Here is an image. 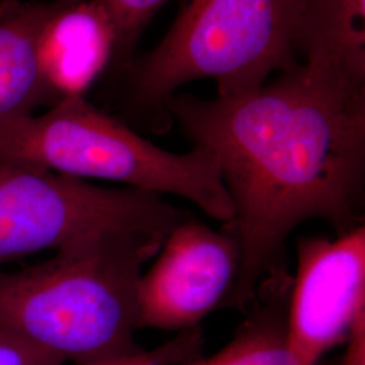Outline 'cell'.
I'll list each match as a JSON object with an SVG mask.
<instances>
[{"instance_id":"6da1fadb","label":"cell","mask_w":365,"mask_h":365,"mask_svg":"<svg viewBox=\"0 0 365 365\" xmlns=\"http://www.w3.org/2000/svg\"><path fill=\"white\" fill-rule=\"evenodd\" d=\"M165 111L215 157L232 199L241 264L225 306L245 310L267 279L287 274L291 233L321 220L345 235L364 226L365 87L306 58L232 98L172 96Z\"/></svg>"},{"instance_id":"7a4b0ae2","label":"cell","mask_w":365,"mask_h":365,"mask_svg":"<svg viewBox=\"0 0 365 365\" xmlns=\"http://www.w3.org/2000/svg\"><path fill=\"white\" fill-rule=\"evenodd\" d=\"M167 235L108 232L22 271H0V329L78 365L143 351L138 283Z\"/></svg>"},{"instance_id":"3957f363","label":"cell","mask_w":365,"mask_h":365,"mask_svg":"<svg viewBox=\"0 0 365 365\" xmlns=\"http://www.w3.org/2000/svg\"><path fill=\"white\" fill-rule=\"evenodd\" d=\"M0 157L81 180L99 179L180 196L225 225L235 215L209 150L199 146L188 153L165 150L84 96L61 99L43 114L1 120Z\"/></svg>"},{"instance_id":"277c9868","label":"cell","mask_w":365,"mask_h":365,"mask_svg":"<svg viewBox=\"0 0 365 365\" xmlns=\"http://www.w3.org/2000/svg\"><path fill=\"white\" fill-rule=\"evenodd\" d=\"M303 0H185L167 36L133 72V99L150 111L184 84L209 78L218 98L257 90L298 66Z\"/></svg>"},{"instance_id":"5b68a950","label":"cell","mask_w":365,"mask_h":365,"mask_svg":"<svg viewBox=\"0 0 365 365\" xmlns=\"http://www.w3.org/2000/svg\"><path fill=\"white\" fill-rule=\"evenodd\" d=\"M188 215L158 194L99 187L0 157V267L108 232L170 235Z\"/></svg>"},{"instance_id":"8992f818","label":"cell","mask_w":365,"mask_h":365,"mask_svg":"<svg viewBox=\"0 0 365 365\" xmlns=\"http://www.w3.org/2000/svg\"><path fill=\"white\" fill-rule=\"evenodd\" d=\"M288 294L287 339L299 365H318L365 317V226L303 237Z\"/></svg>"},{"instance_id":"52a82bcc","label":"cell","mask_w":365,"mask_h":365,"mask_svg":"<svg viewBox=\"0 0 365 365\" xmlns=\"http://www.w3.org/2000/svg\"><path fill=\"white\" fill-rule=\"evenodd\" d=\"M240 247L227 229L188 215L178 223L138 283L141 327L182 331L225 306L240 272Z\"/></svg>"},{"instance_id":"ba28073f","label":"cell","mask_w":365,"mask_h":365,"mask_svg":"<svg viewBox=\"0 0 365 365\" xmlns=\"http://www.w3.org/2000/svg\"><path fill=\"white\" fill-rule=\"evenodd\" d=\"M115 53L117 29L101 0H54L39 30L37 61L56 103L84 96Z\"/></svg>"},{"instance_id":"9c48e42d","label":"cell","mask_w":365,"mask_h":365,"mask_svg":"<svg viewBox=\"0 0 365 365\" xmlns=\"http://www.w3.org/2000/svg\"><path fill=\"white\" fill-rule=\"evenodd\" d=\"M52 1L6 0L0 6V122L56 105L39 73L37 38Z\"/></svg>"},{"instance_id":"30bf717a","label":"cell","mask_w":365,"mask_h":365,"mask_svg":"<svg viewBox=\"0 0 365 365\" xmlns=\"http://www.w3.org/2000/svg\"><path fill=\"white\" fill-rule=\"evenodd\" d=\"M300 51L365 87V0H303Z\"/></svg>"},{"instance_id":"8fae6325","label":"cell","mask_w":365,"mask_h":365,"mask_svg":"<svg viewBox=\"0 0 365 365\" xmlns=\"http://www.w3.org/2000/svg\"><path fill=\"white\" fill-rule=\"evenodd\" d=\"M291 276L269 277L256 292L253 309L222 351L191 365H299L287 339Z\"/></svg>"},{"instance_id":"7c38bea8","label":"cell","mask_w":365,"mask_h":365,"mask_svg":"<svg viewBox=\"0 0 365 365\" xmlns=\"http://www.w3.org/2000/svg\"><path fill=\"white\" fill-rule=\"evenodd\" d=\"M203 333L199 327L179 331L175 339L150 351L86 365H191L202 357Z\"/></svg>"},{"instance_id":"4fadbf2b","label":"cell","mask_w":365,"mask_h":365,"mask_svg":"<svg viewBox=\"0 0 365 365\" xmlns=\"http://www.w3.org/2000/svg\"><path fill=\"white\" fill-rule=\"evenodd\" d=\"M111 14L117 29V53L122 58L167 0H101Z\"/></svg>"},{"instance_id":"5bb4252c","label":"cell","mask_w":365,"mask_h":365,"mask_svg":"<svg viewBox=\"0 0 365 365\" xmlns=\"http://www.w3.org/2000/svg\"><path fill=\"white\" fill-rule=\"evenodd\" d=\"M61 357L0 329V365H63Z\"/></svg>"},{"instance_id":"9a60e30c","label":"cell","mask_w":365,"mask_h":365,"mask_svg":"<svg viewBox=\"0 0 365 365\" xmlns=\"http://www.w3.org/2000/svg\"><path fill=\"white\" fill-rule=\"evenodd\" d=\"M334 365H336V364H334Z\"/></svg>"}]
</instances>
